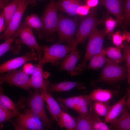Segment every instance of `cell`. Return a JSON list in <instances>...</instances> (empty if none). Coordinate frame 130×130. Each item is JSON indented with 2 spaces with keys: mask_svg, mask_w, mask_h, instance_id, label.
<instances>
[{
  "mask_svg": "<svg viewBox=\"0 0 130 130\" xmlns=\"http://www.w3.org/2000/svg\"><path fill=\"white\" fill-rule=\"evenodd\" d=\"M80 57V52L77 47L73 49L71 53L63 59L59 69V71L66 70L70 74L75 70Z\"/></svg>",
  "mask_w": 130,
  "mask_h": 130,
  "instance_id": "14",
  "label": "cell"
},
{
  "mask_svg": "<svg viewBox=\"0 0 130 130\" xmlns=\"http://www.w3.org/2000/svg\"><path fill=\"white\" fill-rule=\"evenodd\" d=\"M44 100L42 95L38 89H37L29 100L28 105L35 115L51 128V123L45 111Z\"/></svg>",
  "mask_w": 130,
  "mask_h": 130,
  "instance_id": "11",
  "label": "cell"
},
{
  "mask_svg": "<svg viewBox=\"0 0 130 130\" xmlns=\"http://www.w3.org/2000/svg\"><path fill=\"white\" fill-rule=\"evenodd\" d=\"M129 108H130V106H128Z\"/></svg>",
  "mask_w": 130,
  "mask_h": 130,
  "instance_id": "49",
  "label": "cell"
},
{
  "mask_svg": "<svg viewBox=\"0 0 130 130\" xmlns=\"http://www.w3.org/2000/svg\"><path fill=\"white\" fill-rule=\"evenodd\" d=\"M40 92L47 104V108L53 118L57 122L62 110L57 102L47 92V90L40 89Z\"/></svg>",
  "mask_w": 130,
  "mask_h": 130,
  "instance_id": "17",
  "label": "cell"
},
{
  "mask_svg": "<svg viewBox=\"0 0 130 130\" xmlns=\"http://www.w3.org/2000/svg\"><path fill=\"white\" fill-rule=\"evenodd\" d=\"M41 48L43 55L39 61V64L42 66L49 62L54 65H58L73 49L72 47L68 45L57 43L49 47L41 46Z\"/></svg>",
  "mask_w": 130,
  "mask_h": 130,
  "instance_id": "5",
  "label": "cell"
},
{
  "mask_svg": "<svg viewBox=\"0 0 130 130\" xmlns=\"http://www.w3.org/2000/svg\"><path fill=\"white\" fill-rule=\"evenodd\" d=\"M96 13V10L92 9L81 21L76 34L73 49L77 47L79 44L84 43L86 38L98 25L104 23V20L97 18Z\"/></svg>",
  "mask_w": 130,
  "mask_h": 130,
  "instance_id": "4",
  "label": "cell"
},
{
  "mask_svg": "<svg viewBox=\"0 0 130 130\" xmlns=\"http://www.w3.org/2000/svg\"><path fill=\"white\" fill-rule=\"evenodd\" d=\"M75 87L80 89L85 88V87L80 83L68 81L52 84L48 87L50 92H56L69 91Z\"/></svg>",
  "mask_w": 130,
  "mask_h": 130,
  "instance_id": "19",
  "label": "cell"
},
{
  "mask_svg": "<svg viewBox=\"0 0 130 130\" xmlns=\"http://www.w3.org/2000/svg\"><path fill=\"white\" fill-rule=\"evenodd\" d=\"M29 1H33L35 2H36V0H28Z\"/></svg>",
  "mask_w": 130,
  "mask_h": 130,
  "instance_id": "48",
  "label": "cell"
},
{
  "mask_svg": "<svg viewBox=\"0 0 130 130\" xmlns=\"http://www.w3.org/2000/svg\"><path fill=\"white\" fill-rule=\"evenodd\" d=\"M106 35L105 29L100 30L96 27L90 35L84 59L82 63L76 67L74 70L77 74H80L82 72V70L86 67V64L89 60L104 49L103 44Z\"/></svg>",
  "mask_w": 130,
  "mask_h": 130,
  "instance_id": "2",
  "label": "cell"
},
{
  "mask_svg": "<svg viewBox=\"0 0 130 130\" xmlns=\"http://www.w3.org/2000/svg\"><path fill=\"white\" fill-rule=\"evenodd\" d=\"M5 19L4 11L2 10L0 14V32L5 31L6 29L5 26Z\"/></svg>",
  "mask_w": 130,
  "mask_h": 130,
  "instance_id": "40",
  "label": "cell"
},
{
  "mask_svg": "<svg viewBox=\"0 0 130 130\" xmlns=\"http://www.w3.org/2000/svg\"><path fill=\"white\" fill-rule=\"evenodd\" d=\"M92 100L90 98L89 95H82L79 103L77 105L78 108L88 106L91 102Z\"/></svg>",
  "mask_w": 130,
  "mask_h": 130,
  "instance_id": "38",
  "label": "cell"
},
{
  "mask_svg": "<svg viewBox=\"0 0 130 130\" xmlns=\"http://www.w3.org/2000/svg\"><path fill=\"white\" fill-rule=\"evenodd\" d=\"M14 0H0V10L7 6Z\"/></svg>",
  "mask_w": 130,
  "mask_h": 130,
  "instance_id": "43",
  "label": "cell"
},
{
  "mask_svg": "<svg viewBox=\"0 0 130 130\" xmlns=\"http://www.w3.org/2000/svg\"><path fill=\"white\" fill-rule=\"evenodd\" d=\"M127 71L126 67L108 59L96 82L110 83L121 80L125 77Z\"/></svg>",
  "mask_w": 130,
  "mask_h": 130,
  "instance_id": "6",
  "label": "cell"
},
{
  "mask_svg": "<svg viewBox=\"0 0 130 130\" xmlns=\"http://www.w3.org/2000/svg\"><path fill=\"white\" fill-rule=\"evenodd\" d=\"M94 110L98 115L105 117L107 114L110 108L105 103L96 102L94 104Z\"/></svg>",
  "mask_w": 130,
  "mask_h": 130,
  "instance_id": "32",
  "label": "cell"
},
{
  "mask_svg": "<svg viewBox=\"0 0 130 130\" xmlns=\"http://www.w3.org/2000/svg\"><path fill=\"white\" fill-rule=\"evenodd\" d=\"M128 95L127 92L123 97L110 107L105 117L104 122L110 123L111 124L116 120L124 108Z\"/></svg>",
  "mask_w": 130,
  "mask_h": 130,
  "instance_id": "16",
  "label": "cell"
},
{
  "mask_svg": "<svg viewBox=\"0 0 130 130\" xmlns=\"http://www.w3.org/2000/svg\"><path fill=\"white\" fill-rule=\"evenodd\" d=\"M0 88V106L5 108L11 110L17 109L14 103L8 97L2 93Z\"/></svg>",
  "mask_w": 130,
  "mask_h": 130,
  "instance_id": "30",
  "label": "cell"
},
{
  "mask_svg": "<svg viewBox=\"0 0 130 130\" xmlns=\"http://www.w3.org/2000/svg\"><path fill=\"white\" fill-rule=\"evenodd\" d=\"M100 3L106 8L108 13L116 17L118 24H120L123 20V0H100Z\"/></svg>",
  "mask_w": 130,
  "mask_h": 130,
  "instance_id": "13",
  "label": "cell"
},
{
  "mask_svg": "<svg viewBox=\"0 0 130 130\" xmlns=\"http://www.w3.org/2000/svg\"><path fill=\"white\" fill-rule=\"evenodd\" d=\"M84 0L86 1V0Z\"/></svg>",
  "mask_w": 130,
  "mask_h": 130,
  "instance_id": "50",
  "label": "cell"
},
{
  "mask_svg": "<svg viewBox=\"0 0 130 130\" xmlns=\"http://www.w3.org/2000/svg\"><path fill=\"white\" fill-rule=\"evenodd\" d=\"M57 100L58 102L62 103L67 107L76 111L77 106L74 103L73 97L66 98H59Z\"/></svg>",
  "mask_w": 130,
  "mask_h": 130,
  "instance_id": "35",
  "label": "cell"
},
{
  "mask_svg": "<svg viewBox=\"0 0 130 130\" xmlns=\"http://www.w3.org/2000/svg\"><path fill=\"white\" fill-rule=\"evenodd\" d=\"M88 106H84L80 108L77 107L76 111L78 112L79 115L85 116L88 115L89 113L88 112Z\"/></svg>",
  "mask_w": 130,
  "mask_h": 130,
  "instance_id": "41",
  "label": "cell"
},
{
  "mask_svg": "<svg viewBox=\"0 0 130 130\" xmlns=\"http://www.w3.org/2000/svg\"><path fill=\"white\" fill-rule=\"evenodd\" d=\"M20 0H14L3 9L4 10L5 19V26L6 29L17 11Z\"/></svg>",
  "mask_w": 130,
  "mask_h": 130,
  "instance_id": "25",
  "label": "cell"
},
{
  "mask_svg": "<svg viewBox=\"0 0 130 130\" xmlns=\"http://www.w3.org/2000/svg\"><path fill=\"white\" fill-rule=\"evenodd\" d=\"M95 116L89 113L85 116L79 115L77 118L75 130H93V125Z\"/></svg>",
  "mask_w": 130,
  "mask_h": 130,
  "instance_id": "22",
  "label": "cell"
},
{
  "mask_svg": "<svg viewBox=\"0 0 130 130\" xmlns=\"http://www.w3.org/2000/svg\"><path fill=\"white\" fill-rule=\"evenodd\" d=\"M112 37L113 44L117 47L122 48L124 45L123 42L124 40L120 32L118 31L113 33Z\"/></svg>",
  "mask_w": 130,
  "mask_h": 130,
  "instance_id": "33",
  "label": "cell"
},
{
  "mask_svg": "<svg viewBox=\"0 0 130 130\" xmlns=\"http://www.w3.org/2000/svg\"><path fill=\"white\" fill-rule=\"evenodd\" d=\"M19 38L15 39V44H24L32 50H35L39 61L41 58V46L37 43L34 35L32 28L24 22L21 23L17 31Z\"/></svg>",
  "mask_w": 130,
  "mask_h": 130,
  "instance_id": "8",
  "label": "cell"
},
{
  "mask_svg": "<svg viewBox=\"0 0 130 130\" xmlns=\"http://www.w3.org/2000/svg\"><path fill=\"white\" fill-rule=\"evenodd\" d=\"M126 107L124 106L119 117L111 124L112 129L130 130V113Z\"/></svg>",
  "mask_w": 130,
  "mask_h": 130,
  "instance_id": "20",
  "label": "cell"
},
{
  "mask_svg": "<svg viewBox=\"0 0 130 130\" xmlns=\"http://www.w3.org/2000/svg\"><path fill=\"white\" fill-rule=\"evenodd\" d=\"M24 22L29 26L36 29L37 32L39 31L42 28L41 20L36 14L33 13L30 15H27Z\"/></svg>",
  "mask_w": 130,
  "mask_h": 130,
  "instance_id": "27",
  "label": "cell"
},
{
  "mask_svg": "<svg viewBox=\"0 0 130 130\" xmlns=\"http://www.w3.org/2000/svg\"><path fill=\"white\" fill-rule=\"evenodd\" d=\"M104 53L110 60L117 63H121L124 59L120 48L116 47H108L105 50Z\"/></svg>",
  "mask_w": 130,
  "mask_h": 130,
  "instance_id": "26",
  "label": "cell"
},
{
  "mask_svg": "<svg viewBox=\"0 0 130 130\" xmlns=\"http://www.w3.org/2000/svg\"><path fill=\"white\" fill-rule=\"evenodd\" d=\"M122 35L124 40H126L130 43V32L124 31Z\"/></svg>",
  "mask_w": 130,
  "mask_h": 130,
  "instance_id": "44",
  "label": "cell"
},
{
  "mask_svg": "<svg viewBox=\"0 0 130 130\" xmlns=\"http://www.w3.org/2000/svg\"><path fill=\"white\" fill-rule=\"evenodd\" d=\"M58 17L56 31L58 38L56 43H65L73 48L75 42L74 36L77 26V19H70L61 14L58 15Z\"/></svg>",
  "mask_w": 130,
  "mask_h": 130,
  "instance_id": "3",
  "label": "cell"
},
{
  "mask_svg": "<svg viewBox=\"0 0 130 130\" xmlns=\"http://www.w3.org/2000/svg\"><path fill=\"white\" fill-rule=\"evenodd\" d=\"M39 60L37 53L33 50L26 53L21 56L17 57L1 64L0 66V72L3 73L14 70L29 61Z\"/></svg>",
  "mask_w": 130,
  "mask_h": 130,
  "instance_id": "12",
  "label": "cell"
},
{
  "mask_svg": "<svg viewBox=\"0 0 130 130\" xmlns=\"http://www.w3.org/2000/svg\"><path fill=\"white\" fill-rule=\"evenodd\" d=\"M37 116L31 110H26L24 114L19 115L13 125L16 130H40L43 124Z\"/></svg>",
  "mask_w": 130,
  "mask_h": 130,
  "instance_id": "9",
  "label": "cell"
},
{
  "mask_svg": "<svg viewBox=\"0 0 130 130\" xmlns=\"http://www.w3.org/2000/svg\"><path fill=\"white\" fill-rule=\"evenodd\" d=\"M29 5L32 6H35L36 2L28 0H20L18 9L7 28L4 33L0 35V39L6 40L12 37L17 33L23 15Z\"/></svg>",
  "mask_w": 130,
  "mask_h": 130,
  "instance_id": "7",
  "label": "cell"
},
{
  "mask_svg": "<svg viewBox=\"0 0 130 130\" xmlns=\"http://www.w3.org/2000/svg\"><path fill=\"white\" fill-rule=\"evenodd\" d=\"M20 115L16 109L11 110L0 106V123L8 120L13 117Z\"/></svg>",
  "mask_w": 130,
  "mask_h": 130,
  "instance_id": "29",
  "label": "cell"
},
{
  "mask_svg": "<svg viewBox=\"0 0 130 130\" xmlns=\"http://www.w3.org/2000/svg\"><path fill=\"white\" fill-rule=\"evenodd\" d=\"M127 91L128 94V97L125 104V107L130 106V88H127Z\"/></svg>",
  "mask_w": 130,
  "mask_h": 130,
  "instance_id": "45",
  "label": "cell"
},
{
  "mask_svg": "<svg viewBox=\"0 0 130 130\" xmlns=\"http://www.w3.org/2000/svg\"><path fill=\"white\" fill-rule=\"evenodd\" d=\"M35 67L36 66H34L31 63H26L23 67V70L28 75H32L34 72Z\"/></svg>",
  "mask_w": 130,
  "mask_h": 130,
  "instance_id": "39",
  "label": "cell"
},
{
  "mask_svg": "<svg viewBox=\"0 0 130 130\" xmlns=\"http://www.w3.org/2000/svg\"><path fill=\"white\" fill-rule=\"evenodd\" d=\"M58 3V10L72 16L78 15L77 9L83 4L80 0H59Z\"/></svg>",
  "mask_w": 130,
  "mask_h": 130,
  "instance_id": "18",
  "label": "cell"
},
{
  "mask_svg": "<svg viewBox=\"0 0 130 130\" xmlns=\"http://www.w3.org/2000/svg\"><path fill=\"white\" fill-rule=\"evenodd\" d=\"M127 72L128 73V81L130 84V68H127Z\"/></svg>",
  "mask_w": 130,
  "mask_h": 130,
  "instance_id": "47",
  "label": "cell"
},
{
  "mask_svg": "<svg viewBox=\"0 0 130 130\" xmlns=\"http://www.w3.org/2000/svg\"><path fill=\"white\" fill-rule=\"evenodd\" d=\"M58 2H55L54 0H51L46 6L40 18L42 27L37 32L39 38L44 39L49 42L54 40L58 23Z\"/></svg>",
  "mask_w": 130,
  "mask_h": 130,
  "instance_id": "1",
  "label": "cell"
},
{
  "mask_svg": "<svg viewBox=\"0 0 130 130\" xmlns=\"http://www.w3.org/2000/svg\"><path fill=\"white\" fill-rule=\"evenodd\" d=\"M18 36V33L6 40L0 45V56H2L8 51H11L14 54H18L22 48L20 44H15L12 45L13 43Z\"/></svg>",
  "mask_w": 130,
  "mask_h": 130,
  "instance_id": "21",
  "label": "cell"
},
{
  "mask_svg": "<svg viewBox=\"0 0 130 130\" xmlns=\"http://www.w3.org/2000/svg\"><path fill=\"white\" fill-rule=\"evenodd\" d=\"M99 2V0H87L86 5L90 8H93L96 6Z\"/></svg>",
  "mask_w": 130,
  "mask_h": 130,
  "instance_id": "42",
  "label": "cell"
},
{
  "mask_svg": "<svg viewBox=\"0 0 130 130\" xmlns=\"http://www.w3.org/2000/svg\"><path fill=\"white\" fill-rule=\"evenodd\" d=\"M110 128L105 124L98 117L96 116L93 125V130H109Z\"/></svg>",
  "mask_w": 130,
  "mask_h": 130,
  "instance_id": "34",
  "label": "cell"
},
{
  "mask_svg": "<svg viewBox=\"0 0 130 130\" xmlns=\"http://www.w3.org/2000/svg\"><path fill=\"white\" fill-rule=\"evenodd\" d=\"M106 35L110 38L113 34L114 30L118 23L117 20L111 17H107L104 21Z\"/></svg>",
  "mask_w": 130,
  "mask_h": 130,
  "instance_id": "31",
  "label": "cell"
},
{
  "mask_svg": "<svg viewBox=\"0 0 130 130\" xmlns=\"http://www.w3.org/2000/svg\"><path fill=\"white\" fill-rule=\"evenodd\" d=\"M8 72L0 76V84L5 82L24 89L29 88L28 75L24 72L23 70H15Z\"/></svg>",
  "mask_w": 130,
  "mask_h": 130,
  "instance_id": "10",
  "label": "cell"
},
{
  "mask_svg": "<svg viewBox=\"0 0 130 130\" xmlns=\"http://www.w3.org/2000/svg\"><path fill=\"white\" fill-rule=\"evenodd\" d=\"M89 96L92 100L105 103L112 98L113 93L110 90L100 88L94 90Z\"/></svg>",
  "mask_w": 130,
  "mask_h": 130,
  "instance_id": "23",
  "label": "cell"
},
{
  "mask_svg": "<svg viewBox=\"0 0 130 130\" xmlns=\"http://www.w3.org/2000/svg\"><path fill=\"white\" fill-rule=\"evenodd\" d=\"M90 8L86 5H81L77 10L78 15L81 16H87L90 13Z\"/></svg>",
  "mask_w": 130,
  "mask_h": 130,
  "instance_id": "37",
  "label": "cell"
},
{
  "mask_svg": "<svg viewBox=\"0 0 130 130\" xmlns=\"http://www.w3.org/2000/svg\"><path fill=\"white\" fill-rule=\"evenodd\" d=\"M42 66L39 65H36L34 72L29 79V88L47 90L48 87L47 83L44 80V73Z\"/></svg>",
  "mask_w": 130,
  "mask_h": 130,
  "instance_id": "15",
  "label": "cell"
},
{
  "mask_svg": "<svg viewBox=\"0 0 130 130\" xmlns=\"http://www.w3.org/2000/svg\"><path fill=\"white\" fill-rule=\"evenodd\" d=\"M123 56L126 62L127 68H130V46L125 42L124 43Z\"/></svg>",
  "mask_w": 130,
  "mask_h": 130,
  "instance_id": "36",
  "label": "cell"
},
{
  "mask_svg": "<svg viewBox=\"0 0 130 130\" xmlns=\"http://www.w3.org/2000/svg\"><path fill=\"white\" fill-rule=\"evenodd\" d=\"M123 11L122 27L126 31L130 24V0H125Z\"/></svg>",
  "mask_w": 130,
  "mask_h": 130,
  "instance_id": "28",
  "label": "cell"
},
{
  "mask_svg": "<svg viewBox=\"0 0 130 130\" xmlns=\"http://www.w3.org/2000/svg\"><path fill=\"white\" fill-rule=\"evenodd\" d=\"M57 122L61 128H65L69 130L75 129L77 123L75 119L67 112L62 110Z\"/></svg>",
  "mask_w": 130,
  "mask_h": 130,
  "instance_id": "24",
  "label": "cell"
},
{
  "mask_svg": "<svg viewBox=\"0 0 130 130\" xmlns=\"http://www.w3.org/2000/svg\"><path fill=\"white\" fill-rule=\"evenodd\" d=\"M82 95L73 97L74 103L75 104L77 105L79 103Z\"/></svg>",
  "mask_w": 130,
  "mask_h": 130,
  "instance_id": "46",
  "label": "cell"
}]
</instances>
